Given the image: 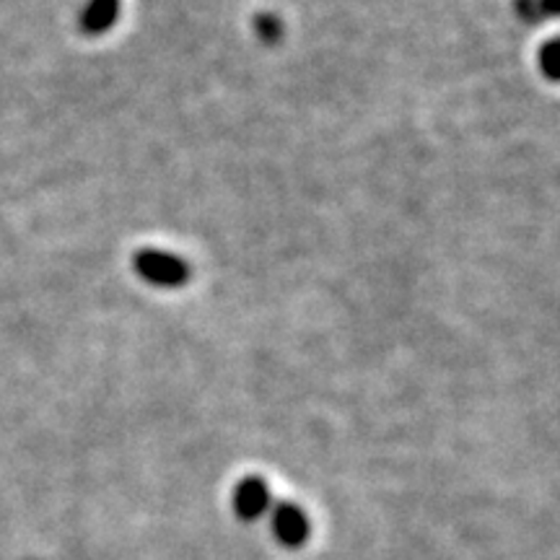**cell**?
<instances>
[{"label":"cell","instance_id":"cell-2","mask_svg":"<svg viewBox=\"0 0 560 560\" xmlns=\"http://www.w3.org/2000/svg\"><path fill=\"white\" fill-rule=\"evenodd\" d=\"M268 516H270L272 535H276V540L283 545V548L296 550L310 540V532H312L310 516H306V511L296 506V503L291 501L272 503Z\"/></svg>","mask_w":560,"mask_h":560},{"label":"cell","instance_id":"cell-3","mask_svg":"<svg viewBox=\"0 0 560 560\" xmlns=\"http://www.w3.org/2000/svg\"><path fill=\"white\" fill-rule=\"evenodd\" d=\"M272 509V493L268 482L257 475L244 478L240 486L234 488V511L236 516L244 522H257L262 516H268Z\"/></svg>","mask_w":560,"mask_h":560},{"label":"cell","instance_id":"cell-1","mask_svg":"<svg viewBox=\"0 0 560 560\" xmlns=\"http://www.w3.org/2000/svg\"><path fill=\"white\" fill-rule=\"evenodd\" d=\"M132 268H136L140 280L156 285V289H182L192 278L190 262L161 249H140L132 257Z\"/></svg>","mask_w":560,"mask_h":560},{"label":"cell","instance_id":"cell-4","mask_svg":"<svg viewBox=\"0 0 560 560\" xmlns=\"http://www.w3.org/2000/svg\"><path fill=\"white\" fill-rule=\"evenodd\" d=\"M122 0H89V5L81 13V32L89 37H102L120 16Z\"/></svg>","mask_w":560,"mask_h":560},{"label":"cell","instance_id":"cell-5","mask_svg":"<svg viewBox=\"0 0 560 560\" xmlns=\"http://www.w3.org/2000/svg\"><path fill=\"white\" fill-rule=\"evenodd\" d=\"M516 13L527 21V24H537L545 16H556L558 0H516Z\"/></svg>","mask_w":560,"mask_h":560},{"label":"cell","instance_id":"cell-6","mask_svg":"<svg viewBox=\"0 0 560 560\" xmlns=\"http://www.w3.org/2000/svg\"><path fill=\"white\" fill-rule=\"evenodd\" d=\"M255 32L265 45H276V42L283 37V24H280V19L272 16V13H262V16H257L255 21Z\"/></svg>","mask_w":560,"mask_h":560},{"label":"cell","instance_id":"cell-7","mask_svg":"<svg viewBox=\"0 0 560 560\" xmlns=\"http://www.w3.org/2000/svg\"><path fill=\"white\" fill-rule=\"evenodd\" d=\"M558 55H560L558 39H548V42H545V47L540 50V55H537V58H540L542 73L548 75L550 81H558V75H560V70H558V62H560Z\"/></svg>","mask_w":560,"mask_h":560}]
</instances>
